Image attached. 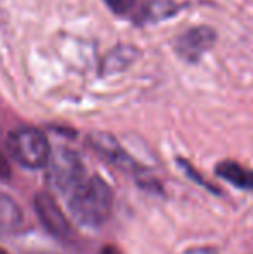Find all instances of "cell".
I'll return each instance as SVG.
<instances>
[{"label":"cell","instance_id":"obj_1","mask_svg":"<svg viewBox=\"0 0 253 254\" xmlns=\"http://www.w3.org/2000/svg\"><path fill=\"white\" fill-rule=\"evenodd\" d=\"M68 207L78 223L85 227H101L113 209L111 187L99 177L82 180L68 194Z\"/></svg>","mask_w":253,"mask_h":254},{"label":"cell","instance_id":"obj_2","mask_svg":"<svg viewBox=\"0 0 253 254\" xmlns=\"http://www.w3.org/2000/svg\"><path fill=\"white\" fill-rule=\"evenodd\" d=\"M7 147L9 152L21 166L37 170L47 164L51 157V145L49 140L37 128H17L10 131L7 137Z\"/></svg>","mask_w":253,"mask_h":254},{"label":"cell","instance_id":"obj_3","mask_svg":"<svg viewBox=\"0 0 253 254\" xmlns=\"http://www.w3.org/2000/svg\"><path fill=\"white\" fill-rule=\"evenodd\" d=\"M47 180L54 190L68 195L82 180H85V168L80 156L71 149H58L47 161Z\"/></svg>","mask_w":253,"mask_h":254},{"label":"cell","instance_id":"obj_4","mask_svg":"<svg viewBox=\"0 0 253 254\" xmlns=\"http://www.w3.org/2000/svg\"><path fill=\"white\" fill-rule=\"evenodd\" d=\"M215 31L208 26H196L184 31L175 42V51L187 63H196L215 45Z\"/></svg>","mask_w":253,"mask_h":254},{"label":"cell","instance_id":"obj_5","mask_svg":"<svg viewBox=\"0 0 253 254\" xmlns=\"http://www.w3.org/2000/svg\"><path fill=\"white\" fill-rule=\"evenodd\" d=\"M35 209L40 218L42 225L47 228V232L51 235L58 239H66L70 235V223H68L66 216L63 214L61 207L58 206V202L52 199V195L45 194H37L35 197Z\"/></svg>","mask_w":253,"mask_h":254},{"label":"cell","instance_id":"obj_6","mask_svg":"<svg viewBox=\"0 0 253 254\" xmlns=\"http://www.w3.org/2000/svg\"><path fill=\"white\" fill-rule=\"evenodd\" d=\"M90 144L95 149V152L101 157L108 159V163H113L115 166L123 168V170H134L135 164L130 157L127 156V152L118 145V142L113 137L106 133H95L90 137Z\"/></svg>","mask_w":253,"mask_h":254},{"label":"cell","instance_id":"obj_7","mask_svg":"<svg viewBox=\"0 0 253 254\" xmlns=\"http://www.w3.org/2000/svg\"><path fill=\"white\" fill-rule=\"evenodd\" d=\"M24 225V214L10 195L0 190V237H9L21 232Z\"/></svg>","mask_w":253,"mask_h":254},{"label":"cell","instance_id":"obj_8","mask_svg":"<svg viewBox=\"0 0 253 254\" xmlns=\"http://www.w3.org/2000/svg\"><path fill=\"white\" fill-rule=\"evenodd\" d=\"M134 9L135 19L139 23H149V21L170 17L172 14H175L179 7L173 3V0H137Z\"/></svg>","mask_w":253,"mask_h":254},{"label":"cell","instance_id":"obj_9","mask_svg":"<svg viewBox=\"0 0 253 254\" xmlns=\"http://www.w3.org/2000/svg\"><path fill=\"white\" fill-rule=\"evenodd\" d=\"M215 171L220 178L227 180L234 187L253 192V171L247 170L241 164L234 163V161H222L217 164Z\"/></svg>","mask_w":253,"mask_h":254},{"label":"cell","instance_id":"obj_10","mask_svg":"<svg viewBox=\"0 0 253 254\" xmlns=\"http://www.w3.org/2000/svg\"><path fill=\"white\" fill-rule=\"evenodd\" d=\"M137 49L135 47H128V45H120V47H116L113 52H109L108 56L104 57V61H102V73L104 74H111V73H120V71H123L125 67L130 66L132 63L135 61V57H137Z\"/></svg>","mask_w":253,"mask_h":254},{"label":"cell","instance_id":"obj_11","mask_svg":"<svg viewBox=\"0 0 253 254\" xmlns=\"http://www.w3.org/2000/svg\"><path fill=\"white\" fill-rule=\"evenodd\" d=\"M135 2L137 0H106V3L109 5V9L113 12L120 14V16H127L134 10L135 7Z\"/></svg>","mask_w":253,"mask_h":254},{"label":"cell","instance_id":"obj_12","mask_svg":"<svg viewBox=\"0 0 253 254\" xmlns=\"http://www.w3.org/2000/svg\"><path fill=\"white\" fill-rule=\"evenodd\" d=\"M10 177V166H9V161L5 159L3 152L0 151V180H9Z\"/></svg>","mask_w":253,"mask_h":254},{"label":"cell","instance_id":"obj_13","mask_svg":"<svg viewBox=\"0 0 253 254\" xmlns=\"http://www.w3.org/2000/svg\"><path fill=\"white\" fill-rule=\"evenodd\" d=\"M182 254H217L213 248H191Z\"/></svg>","mask_w":253,"mask_h":254},{"label":"cell","instance_id":"obj_14","mask_svg":"<svg viewBox=\"0 0 253 254\" xmlns=\"http://www.w3.org/2000/svg\"><path fill=\"white\" fill-rule=\"evenodd\" d=\"M102 254H120V253L116 251L115 248H104V251H102Z\"/></svg>","mask_w":253,"mask_h":254},{"label":"cell","instance_id":"obj_15","mask_svg":"<svg viewBox=\"0 0 253 254\" xmlns=\"http://www.w3.org/2000/svg\"><path fill=\"white\" fill-rule=\"evenodd\" d=\"M0 254H9V253H5V251H3V249H0Z\"/></svg>","mask_w":253,"mask_h":254},{"label":"cell","instance_id":"obj_16","mask_svg":"<svg viewBox=\"0 0 253 254\" xmlns=\"http://www.w3.org/2000/svg\"><path fill=\"white\" fill-rule=\"evenodd\" d=\"M35 254H52V253H35Z\"/></svg>","mask_w":253,"mask_h":254}]
</instances>
